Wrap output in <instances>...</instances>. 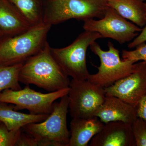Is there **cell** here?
I'll use <instances>...</instances> for the list:
<instances>
[{"instance_id":"6da1fadb","label":"cell","mask_w":146,"mask_h":146,"mask_svg":"<svg viewBox=\"0 0 146 146\" xmlns=\"http://www.w3.org/2000/svg\"><path fill=\"white\" fill-rule=\"evenodd\" d=\"M50 48L47 42L42 49L23 63L19 82L27 85L34 84L49 92L70 87L69 76L55 59Z\"/></svg>"},{"instance_id":"7a4b0ae2","label":"cell","mask_w":146,"mask_h":146,"mask_svg":"<svg viewBox=\"0 0 146 146\" xmlns=\"http://www.w3.org/2000/svg\"><path fill=\"white\" fill-rule=\"evenodd\" d=\"M68 95L55 102L52 112L43 121L29 124L22 128L34 140L36 146H68L70 131L67 126L69 110Z\"/></svg>"},{"instance_id":"3957f363","label":"cell","mask_w":146,"mask_h":146,"mask_svg":"<svg viewBox=\"0 0 146 146\" xmlns=\"http://www.w3.org/2000/svg\"><path fill=\"white\" fill-rule=\"evenodd\" d=\"M51 26L44 23L18 35L4 38L0 42V65L23 63L36 54L47 42V34Z\"/></svg>"},{"instance_id":"277c9868","label":"cell","mask_w":146,"mask_h":146,"mask_svg":"<svg viewBox=\"0 0 146 146\" xmlns=\"http://www.w3.org/2000/svg\"><path fill=\"white\" fill-rule=\"evenodd\" d=\"M44 23L57 25L70 19L84 21L102 18L109 7L108 0H47Z\"/></svg>"},{"instance_id":"5b68a950","label":"cell","mask_w":146,"mask_h":146,"mask_svg":"<svg viewBox=\"0 0 146 146\" xmlns=\"http://www.w3.org/2000/svg\"><path fill=\"white\" fill-rule=\"evenodd\" d=\"M101 38L98 33L85 31L71 44L60 48H51V52L68 76L75 80H87L91 74L86 65V52L92 43Z\"/></svg>"},{"instance_id":"8992f818","label":"cell","mask_w":146,"mask_h":146,"mask_svg":"<svg viewBox=\"0 0 146 146\" xmlns=\"http://www.w3.org/2000/svg\"><path fill=\"white\" fill-rule=\"evenodd\" d=\"M108 50H104L96 41L90 46L91 51L99 58L100 64L98 72L90 75L87 80L104 89L131 74L137 63L121 59L119 51L112 42H108Z\"/></svg>"},{"instance_id":"52a82bcc","label":"cell","mask_w":146,"mask_h":146,"mask_svg":"<svg viewBox=\"0 0 146 146\" xmlns=\"http://www.w3.org/2000/svg\"><path fill=\"white\" fill-rule=\"evenodd\" d=\"M70 88L43 94L31 89L29 85L24 89H7L0 92V102L14 105L15 110H27L34 115H50L56 100L68 95Z\"/></svg>"},{"instance_id":"ba28073f","label":"cell","mask_w":146,"mask_h":146,"mask_svg":"<svg viewBox=\"0 0 146 146\" xmlns=\"http://www.w3.org/2000/svg\"><path fill=\"white\" fill-rule=\"evenodd\" d=\"M69 109L72 118L96 117L106 96L104 88L88 80L70 82Z\"/></svg>"},{"instance_id":"9c48e42d","label":"cell","mask_w":146,"mask_h":146,"mask_svg":"<svg viewBox=\"0 0 146 146\" xmlns=\"http://www.w3.org/2000/svg\"><path fill=\"white\" fill-rule=\"evenodd\" d=\"M83 28L84 31L98 33L102 38H111L120 44L132 41L142 31L140 27L127 21L110 7L100 20L84 21Z\"/></svg>"},{"instance_id":"30bf717a","label":"cell","mask_w":146,"mask_h":146,"mask_svg":"<svg viewBox=\"0 0 146 146\" xmlns=\"http://www.w3.org/2000/svg\"><path fill=\"white\" fill-rule=\"evenodd\" d=\"M107 96H114L136 107L146 95V62L136 63L131 74L104 88Z\"/></svg>"},{"instance_id":"8fae6325","label":"cell","mask_w":146,"mask_h":146,"mask_svg":"<svg viewBox=\"0 0 146 146\" xmlns=\"http://www.w3.org/2000/svg\"><path fill=\"white\" fill-rule=\"evenodd\" d=\"M89 146H136L131 124L120 121L105 123Z\"/></svg>"},{"instance_id":"7c38bea8","label":"cell","mask_w":146,"mask_h":146,"mask_svg":"<svg viewBox=\"0 0 146 146\" xmlns=\"http://www.w3.org/2000/svg\"><path fill=\"white\" fill-rule=\"evenodd\" d=\"M96 117L104 123L120 121L130 124L138 117L136 107L117 97L107 95Z\"/></svg>"},{"instance_id":"4fadbf2b","label":"cell","mask_w":146,"mask_h":146,"mask_svg":"<svg viewBox=\"0 0 146 146\" xmlns=\"http://www.w3.org/2000/svg\"><path fill=\"white\" fill-rule=\"evenodd\" d=\"M104 124L97 117L72 118L68 146H88L92 138L102 130Z\"/></svg>"},{"instance_id":"5bb4252c","label":"cell","mask_w":146,"mask_h":146,"mask_svg":"<svg viewBox=\"0 0 146 146\" xmlns=\"http://www.w3.org/2000/svg\"><path fill=\"white\" fill-rule=\"evenodd\" d=\"M31 27L8 0H0V31L5 37L18 35Z\"/></svg>"},{"instance_id":"9a60e30c","label":"cell","mask_w":146,"mask_h":146,"mask_svg":"<svg viewBox=\"0 0 146 146\" xmlns=\"http://www.w3.org/2000/svg\"><path fill=\"white\" fill-rule=\"evenodd\" d=\"M49 115L25 114L14 109V106L8 103L0 102V121L10 130H18L25 126L46 120Z\"/></svg>"},{"instance_id":"2e32d148","label":"cell","mask_w":146,"mask_h":146,"mask_svg":"<svg viewBox=\"0 0 146 146\" xmlns=\"http://www.w3.org/2000/svg\"><path fill=\"white\" fill-rule=\"evenodd\" d=\"M108 6L140 27L145 25L146 3L140 0H108Z\"/></svg>"},{"instance_id":"e0dca14e","label":"cell","mask_w":146,"mask_h":146,"mask_svg":"<svg viewBox=\"0 0 146 146\" xmlns=\"http://www.w3.org/2000/svg\"><path fill=\"white\" fill-rule=\"evenodd\" d=\"M31 27L44 23V9L39 0H8Z\"/></svg>"},{"instance_id":"ac0fdd59","label":"cell","mask_w":146,"mask_h":146,"mask_svg":"<svg viewBox=\"0 0 146 146\" xmlns=\"http://www.w3.org/2000/svg\"><path fill=\"white\" fill-rule=\"evenodd\" d=\"M23 63L9 66L0 65V92L7 89H22L19 74Z\"/></svg>"},{"instance_id":"d6986e66","label":"cell","mask_w":146,"mask_h":146,"mask_svg":"<svg viewBox=\"0 0 146 146\" xmlns=\"http://www.w3.org/2000/svg\"><path fill=\"white\" fill-rule=\"evenodd\" d=\"M22 129L10 130L1 123L0 124V146H17Z\"/></svg>"},{"instance_id":"ffe728a7","label":"cell","mask_w":146,"mask_h":146,"mask_svg":"<svg viewBox=\"0 0 146 146\" xmlns=\"http://www.w3.org/2000/svg\"><path fill=\"white\" fill-rule=\"evenodd\" d=\"M136 146H146V121L138 117L131 124Z\"/></svg>"},{"instance_id":"44dd1931","label":"cell","mask_w":146,"mask_h":146,"mask_svg":"<svg viewBox=\"0 0 146 146\" xmlns=\"http://www.w3.org/2000/svg\"><path fill=\"white\" fill-rule=\"evenodd\" d=\"M123 59L133 60L137 62L139 60L146 62V44L143 43L136 47L133 50H123L122 52Z\"/></svg>"},{"instance_id":"7402d4cb","label":"cell","mask_w":146,"mask_h":146,"mask_svg":"<svg viewBox=\"0 0 146 146\" xmlns=\"http://www.w3.org/2000/svg\"><path fill=\"white\" fill-rule=\"evenodd\" d=\"M146 42V16L145 18V25L142 29L140 33L135 37L131 42L128 44L127 47L129 48H136L139 45Z\"/></svg>"},{"instance_id":"603a6c76","label":"cell","mask_w":146,"mask_h":146,"mask_svg":"<svg viewBox=\"0 0 146 146\" xmlns=\"http://www.w3.org/2000/svg\"><path fill=\"white\" fill-rule=\"evenodd\" d=\"M136 108L138 117L146 121V95L139 103Z\"/></svg>"},{"instance_id":"cb8c5ba5","label":"cell","mask_w":146,"mask_h":146,"mask_svg":"<svg viewBox=\"0 0 146 146\" xmlns=\"http://www.w3.org/2000/svg\"><path fill=\"white\" fill-rule=\"evenodd\" d=\"M5 36L3 34V33L0 31V42L3 40L4 38H5Z\"/></svg>"},{"instance_id":"d4e9b609","label":"cell","mask_w":146,"mask_h":146,"mask_svg":"<svg viewBox=\"0 0 146 146\" xmlns=\"http://www.w3.org/2000/svg\"><path fill=\"white\" fill-rule=\"evenodd\" d=\"M140 1H146V0H140Z\"/></svg>"},{"instance_id":"484cf974","label":"cell","mask_w":146,"mask_h":146,"mask_svg":"<svg viewBox=\"0 0 146 146\" xmlns=\"http://www.w3.org/2000/svg\"><path fill=\"white\" fill-rule=\"evenodd\" d=\"M1 122L0 121V124H1Z\"/></svg>"}]
</instances>
